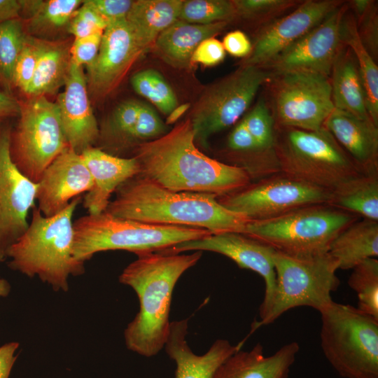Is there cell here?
Instances as JSON below:
<instances>
[{"instance_id": "6da1fadb", "label": "cell", "mask_w": 378, "mask_h": 378, "mask_svg": "<svg viewBox=\"0 0 378 378\" xmlns=\"http://www.w3.org/2000/svg\"><path fill=\"white\" fill-rule=\"evenodd\" d=\"M139 175L167 190L223 196L251 183L247 171L208 157L196 146L190 118L134 148Z\"/></svg>"}, {"instance_id": "7a4b0ae2", "label": "cell", "mask_w": 378, "mask_h": 378, "mask_svg": "<svg viewBox=\"0 0 378 378\" xmlns=\"http://www.w3.org/2000/svg\"><path fill=\"white\" fill-rule=\"evenodd\" d=\"M105 211L142 223L196 227L211 234H243L251 220L230 210L214 194L174 192L137 174L115 190Z\"/></svg>"}, {"instance_id": "3957f363", "label": "cell", "mask_w": 378, "mask_h": 378, "mask_svg": "<svg viewBox=\"0 0 378 378\" xmlns=\"http://www.w3.org/2000/svg\"><path fill=\"white\" fill-rule=\"evenodd\" d=\"M119 276V281L136 293L139 310L124 331L127 348L142 356L157 355L169 333L172 295L181 275L201 258L202 251L190 254L161 251L136 254Z\"/></svg>"}, {"instance_id": "277c9868", "label": "cell", "mask_w": 378, "mask_h": 378, "mask_svg": "<svg viewBox=\"0 0 378 378\" xmlns=\"http://www.w3.org/2000/svg\"><path fill=\"white\" fill-rule=\"evenodd\" d=\"M80 201V196L75 197L50 217L35 206L27 229L6 252L8 266L29 278L37 276L54 291L67 292L69 277L85 272L84 262L73 255V216Z\"/></svg>"}, {"instance_id": "5b68a950", "label": "cell", "mask_w": 378, "mask_h": 378, "mask_svg": "<svg viewBox=\"0 0 378 378\" xmlns=\"http://www.w3.org/2000/svg\"><path fill=\"white\" fill-rule=\"evenodd\" d=\"M211 234L205 229L149 224L106 211L88 214L74 222L73 255L77 261L85 263L102 251L124 250L136 255L161 251Z\"/></svg>"}, {"instance_id": "8992f818", "label": "cell", "mask_w": 378, "mask_h": 378, "mask_svg": "<svg viewBox=\"0 0 378 378\" xmlns=\"http://www.w3.org/2000/svg\"><path fill=\"white\" fill-rule=\"evenodd\" d=\"M279 172L330 192L365 174L323 127L315 131L274 126Z\"/></svg>"}, {"instance_id": "52a82bcc", "label": "cell", "mask_w": 378, "mask_h": 378, "mask_svg": "<svg viewBox=\"0 0 378 378\" xmlns=\"http://www.w3.org/2000/svg\"><path fill=\"white\" fill-rule=\"evenodd\" d=\"M323 353L343 378H378V319L332 301L319 312Z\"/></svg>"}, {"instance_id": "ba28073f", "label": "cell", "mask_w": 378, "mask_h": 378, "mask_svg": "<svg viewBox=\"0 0 378 378\" xmlns=\"http://www.w3.org/2000/svg\"><path fill=\"white\" fill-rule=\"evenodd\" d=\"M274 293L266 315L254 321L251 332L271 324L287 311L309 307L318 312L333 300L340 280L338 264L328 253L315 255H292L275 251Z\"/></svg>"}, {"instance_id": "9c48e42d", "label": "cell", "mask_w": 378, "mask_h": 378, "mask_svg": "<svg viewBox=\"0 0 378 378\" xmlns=\"http://www.w3.org/2000/svg\"><path fill=\"white\" fill-rule=\"evenodd\" d=\"M358 220V216L329 204H314L251 221L243 234L285 253L321 254L328 253L335 238Z\"/></svg>"}, {"instance_id": "30bf717a", "label": "cell", "mask_w": 378, "mask_h": 378, "mask_svg": "<svg viewBox=\"0 0 378 378\" xmlns=\"http://www.w3.org/2000/svg\"><path fill=\"white\" fill-rule=\"evenodd\" d=\"M18 116L10 132V158L24 175L38 183L44 170L69 146L59 110L46 96L31 97L20 104Z\"/></svg>"}, {"instance_id": "8fae6325", "label": "cell", "mask_w": 378, "mask_h": 378, "mask_svg": "<svg viewBox=\"0 0 378 378\" xmlns=\"http://www.w3.org/2000/svg\"><path fill=\"white\" fill-rule=\"evenodd\" d=\"M270 76V72L263 68L241 66L210 87L190 118L195 144L207 148L211 135L234 125Z\"/></svg>"}, {"instance_id": "7c38bea8", "label": "cell", "mask_w": 378, "mask_h": 378, "mask_svg": "<svg viewBox=\"0 0 378 378\" xmlns=\"http://www.w3.org/2000/svg\"><path fill=\"white\" fill-rule=\"evenodd\" d=\"M274 126L320 130L335 110L330 78L307 72L271 74Z\"/></svg>"}, {"instance_id": "4fadbf2b", "label": "cell", "mask_w": 378, "mask_h": 378, "mask_svg": "<svg viewBox=\"0 0 378 378\" xmlns=\"http://www.w3.org/2000/svg\"><path fill=\"white\" fill-rule=\"evenodd\" d=\"M330 197L328 190L279 172L218 197V201L253 221L273 218L307 206L328 204Z\"/></svg>"}, {"instance_id": "5bb4252c", "label": "cell", "mask_w": 378, "mask_h": 378, "mask_svg": "<svg viewBox=\"0 0 378 378\" xmlns=\"http://www.w3.org/2000/svg\"><path fill=\"white\" fill-rule=\"evenodd\" d=\"M348 9V4L344 3L321 23L259 67L271 74L307 72L330 78L333 64L344 46L341 26Z\"/></svg>"}, {"instance_id": "9a60e30c", "label": "cell", "mask_w": 378, "mask_h": 378, "mask_svg": "<svg viewBox=\"0 0 378 378\" xmlns=\"http://www.w3.org/2000/svg\"><path fill=\"white\" fill-rule=\"evenodd\" d=\"M11 130L8 124L0 125V263L28 227V213L35 206L38 188L12 161Z\"/></svg>"}, {"instance_id": "2e32d148", "label": "cell", "mask_w": 378, "mask_h": 378, "mask_svg": "<svg viewBox=\"0 0 378 378\" xmlns=\"http://www.w3.org/2000/svg\"><path fill=\"white\" fill-rule=\"evenodd\" d=\"M188 251H207L222 254L232 260L240 268L260 275L265 283V293L259 307L260 319L266 315L276 287L275 250L273 248L241 233L225 232L184 241L161 251L176 254Z\"/></svg>"}, {"instance_id": "e0dca14e", "label": "cell", "mask_w": 378, "mask_h": 378, "mask_svg": "<svg viewBox=\"0 0 378 378\" xmlns=\"http://www.w3.org/2000/svg\"><path fill=\"white\" fill-rule=\"evenodd\" d=\"M344 4L340 0H307L289 13L259 28L241 66H262Z\"/></svg>"}, {"instance_id": "ac0fdd59", "label": "cell", "mask_w": 378, "mask_h": 378, "mask_svg": "<svg viewBox=\"0 0 378 378\" xmlns=\"http://www.w3.org/2000/svg\"><path fill=\"white\" fill-rule=\"evenodd\" d=\"M142 53L125 19L109 23L95 59L86 66L88 92L97 97L108 94Z\"/></svg>"}, {"instance_id": "d6986e66", "label": "cell", "mask_w": 378, "mask_h": 378, "mask_svg": "<svg viewBox=\"0 0 378 378\" xmlns=\"http://www.w3.org/2000/svg\"><path fill=\"white\" fill-rule=\"evenodd\" d=\"M37 184L38 209L50 217L62 211L75 197L88 192L92 178L81 155L68 146L44 170Z\"/></svg>"}, {"instance_id": "ffe728a7", "label": "cell", "mask_w": 378, "mask_h": 378, "mask_svg": "<svg viewBox=\"0 0 378 378\" xmlns=\"http://www.w3.org/2000/svg\"><path fill=\"white\" fill-rule=\"evenodd\" d=\"M64 90L55 102L63 132L69 147L78 154L93 147L99 138V126L88 96L83 66L71 64Z\"/></svg>"}, {"instance_id": "44dd1931", "label": "cell", "mask_w": 378, "mask_h": 378, "mask_svg": "<svg viewBox=\"0 0 378 378\" xmlns=\"http://www.w3.org/2000/svg\"><path fill=\"white\" fill-rule=\"evenodd\" d=\"M80 155L92 178V186L85 193L83 204L88 214H99L106 210L116 189L139 174V164L134 157L115 156L94 146Z\"/></svg>"}, {"instance_id": "7402d4cb", "label": "cell", "mask_w": 378, "mask_h": 378, "mask_svg": "<svg viewBox=\"0 0 378 378\" xmlns=\"http://www.w3.org/2000/svg\"><path fill=\"white\" fill-rule=\"evenodd\" d=\"M188 318L170 323L164 344L169 357L176 363L174 378H212L217 368L241 349L243 342L232 345L228 340H216L203 355L195 354L186 341Z\"/></svg>"}, {"instance_id": "603a6c76", "label": "cell", "mask_w": 378, "mask_h": 378, "mask_svg": "<svg viewBox=\"0 0 378 378\" xmlns=\"http://www.w3.org/2000/svg\"><path fill=\"white\" fill-rule=\"evenodd\" d=\"M323 127L365 174H378V126L335 109Z\"/></svg>"}, {"instance_id": "cb8c5ba5", "label": "cell", "mask_w": 378, "mask_h": 378, "mask_svg": "<svg viewBox=\"0 0 378 378\" xmlns=\"http://www.w3.org/2000/svg\"><path fill=\"white\" fill-rule=\"evenodd\" d=\"M300 346L291 342L270 356L256 344L248 351H239L227 358L216 370L212 378H288L295 361Z\"/></svg>"}, {"instance_id": "d4e9b609", "label": "cell", "mask_w": 378, "mask_h": 378, "mask_svg": "<svg viewBox=\"0 0 378 378\" xmlns=\"http://www.w3.org/2000/svg\"><path fill=\"white\" fill-rule=\"evenodd\" d=\"M228 23L200 24L178 20L158 36L153 47L168 64L185 68L190 64L191 57L200 43L218 34Z\"/></svg>"}, {"instance_id": "484cf974", "label": "cell", "mask_w": 378, "mask_h": 378, "mask_svg": "<svg viewBox=\"0 0 378 378\" xmlns=\"http://www.w3.org/2000/svg\"><path fill=\"white\" fill-rule=\"evenodd\" d=\"M181 0H137L126 22L139 48L144 53L153 46L158 36L178 20Z\"/></svg>"}, {"instance_id": "4316f807", "label": "cell", "mask_w": 378, "mask_h": 378, "mask_svg": "<svg viewBox=\"0 0 378 378\" xmlns=\"http://www.w3.org/2000/svg\"><path fill=\"white\" fill-rule=\"evenodd\" d=\"M330 81L335 109L362 119H370L358 64L351 50L346 45L333 64Z\"/></svg>"}, {"instance_id": "83f0119b", "label": "cell", "mask_w": 378, "mask_h": 378, "mask_svg": "<svg viewBox=\"0 0 378 378\" xmlns=\"http://www.w3.org/2000/svg\"><path fill=\"white\" fill-rule=\"evenodd\" d=\"M328 253L338 270H352L368 258H377L378 221L363 218L351 223L335 238Z\"/></svg>"}, {"instance_id": "f1b7e54d", "label": "cell", "mask_w": 378, "mask_h": 378, "mask_svg": "<svg viewBox=\"0 0 378 378\" xmlns=\"http://www.w3.org/2000/svg\"><path fill=\"white\" fill-rule=\"evenodd\" d=\"M20 18L27 20L26 33L38 39L57 34L68 27L80 0H19Z\"/></svg>"}, {"instance_id": "f546056e", "label": "cell", "mask_w": 378, "mask_h": 378, "mask_svg": "<svg viewBox=\"0 0 378 378\" xmlns=\"http://www.w3.org/2000/svg\"><path fill=\"white\" fill-rule=\"evenodd\" d=\"M71 64L70 46L66 42L40 39L36 69L25 94L31 97L55 94L64 85Z\"/></svg>"}, {"instance_id": "4dcf8cb0", "label": "cell", "mask_w": 378, "mask_h": 378, "mask_svg": "<svg viewBox=\"0 0 378 378\" xmlns=\"http://www.w3.org/2000/svg\"><path fill=\"white\" fill-rule=\"evenodd\" d=\"M329 205L378 221V174H362L332 192Z\"/></svg>"}, {"instance_id": "1f68e13d", "label": "cell", "mask_w": 378, "mask_h": 378, "mask_svg": "<svg viewBox=\"0 0 378 378\" xmlns=\"http://www.w3.org/2000/svg\"><path fill=\"white\" fill-rule=\"evenodd\" d=\"M341 38L356 58L364 88L368 112L371 120L378 126V66L362 43L355 18L349 9L342 20Z\"/></svg>"}, {"instance_id": "d6a6232c", "label": "cell", "mask_w": 378, "mask_h": 378, "mask_svg": "<svg viewBox=\"0 0 378 378\" xmlns=\"http://www.w3.org/2000/svg\"><path fill=\"white\" fill-rule=\"evenodd\" d=\"M349 287L358 298L357 308L378 319V260L368 258L352 269Z\"/></svg>"}, {"instance_id": "836d02e7", "label": "cell", "mask_w": 378, "mask_h": 378, "mask_svg": "<svg viewBox=\"0 0 378 378\" xmlns=\"http://www.w3.org/2000/svg\"><path fill=\"white\" fill-rule=\"evenodd\" d=\"M130 83L134 90L169 115L178 104L176 96L162 75L153 69L135 73Z\"/></svg>"}, {"instance_id": "e575fe53", "label": "cell", "mask_w": 378, "mask_h": 378, "mask_svg": "<svg viewBox=\"0 0 378 378\" xmlns=\"http://www.w3.org/2000/svg\"><path fill=\"white\" fill-rule=\"evenodd\" d=\"M27 34L21 18L0 24V78L10 88L15 63L25 43Z\"/></svg>"}, {"instance_id": "d590c367", "label": "cell", "mask_w": 378, "mask_h": 378, "mask_svg": "<svg viewBox=\"0 0 378 378\" xmlns=\"http://www.w3.org/2000/svg\"><path fill=\"white\" fill-rule=\"evenodd\" d=\"M235 18L232 1L188 0L181 5L178 20L194 24H207L230 22Z\"/></svg>"}, {"instance_id": "8d00e7d4", "label": "cell", "mask_w": 378, "mask_h": 378, "mask_svg": "<svg viewBox=\"0 0 378 378\" xmlns=\"http://www.w3.org/2000/svg\"><path fill=\"white\" fill-rule=\"evenodd\" d=\"M242 119L258 148L265 154L276 157L274 120L265 100H259Z\"/></svg>"}, {"instance_id": "74e56055", "label": "cell", "mask_w": 378, "mask_h": 378, "mask_svg": "<svg viewBox=\"0 0 378 378\" xmlns=\"http://www.w3.org/2000/svg\"><path fill=\"white\" fill-rule=\"evenodd\" d=\"M355 18L360 39L370 56L378 57V13L377 3L372 0L348 1Z\"/></svg>"}, {"instance_id": "f35d334b", "label": "cell", "mask_w": 378, "mask_h": 378, "mask_svg": "<svg viewBox=\"0 0 378 378\" xmlns=\"http://www.w3.org/2000/svg\"><path fill=\"white\" fill-rule=\"evenodd\" d=\"M295 0H236L232 1L235 18L253 20L260 27L281 17L300 3Z\"/></svg>"}, {"instance_id": "ab89813d", "label": "cell", "mask_w": 378, "mask_h": 378, "mask_svg": "<svg viewBox=\"0 0 378 378\" xmlns=\"http://www.w3.org/2000/svg\"><path fill=\"white\" fill-rule=\"evenodd\" d=\"M167 132V125L157 112L142 102L136 123L129 136L127 149L156 139Z\"/></svg>"}, {"instance_id": "60d3db41", "label": "cell", "mask_w": 378, "mask_h": 378, "mask_svg": "<svg viewBox=\"0 0 378 378\" xmlns=\"http://www.w3.org/2000/svg\"><path fill=\"white\" fill-rule=\"evenodd\" d=\"M40 51V39L27 34L25 43L15 63L13 85L27 93L36 69Z\"/></svg>"}, {"instance_id": "b9f144b4", "label": "cell", "mask_w": 378, "mask_h": 378, "mask_svg": "<svg viewBox=\"0 0 378 378\" xmlns=\"http://www.w3.org/2000/svg\"><path fill=\"white\" fill-rule=\"evenodd\" d=\"M107 22L88 4L83 1L71 19L67 27L69 34L76 38H83L102 33Z\"/></svg>"}, {"instance_id": "7bdbcfd3", "label": "cell", "mask_w": 378, "mask_h": 378, "mask_svg": "<svg viewBox=\"0 0 378 378\" xmlns=\"http://www.w3.org/2000/svg\"><path fill=\"white\" fill-rule=\"evenodd\" d=\"M102 33L74 38L70 46L71 62L78 66H86L95 59L102 42Z\"/></svg>"}, {"instance_id": "ee69618b", "label": "cell", "mask_w": 378, "mask_h": 378, "mask_svg": "<svg viewBox=\"0 0 378 378\" xmlns=\"http://www.w3.org/2000/svg\"><path fill=\"white\" fill-rule=\"evenodd\" d=\"M108 24L126 19L133 4L132 0H85Z\"/></svg>"}, {"instance_id": "f6af8a7d", "label": "cell", "mask_w": 378, "mask_h": 378, "mask_svg": "<svg viewBox=\"0 0 378 378\" xmlns=\"http://www.w3.org/2000/svg\"><path fill=\"white\" fill-rule=\"evenodd\" d=\"M225 52L222 42L211 37L202 41L197 46L191 57L190 64L214 66L225 59Z\"/></svg>"}, {"instance_id": "bcb514c9", "label": "cell", "mask_w": 378, "mask_h": 378, "mask_svg": "<svg viewBox=\"0 0 378 378\" xmlns=\"http://www.w3.org/2000/svg\"><path fill=\"white\" fill-rule=\"evenodd\" d=\"M222 43L225 52L237 57H246L252 50L251 41L239 30L227 33L224 36Z\"/></svg>"}, {"instance_id": "7dc6e473", "label": "cell", "mask_w": 378, "mask_h": 378, "mask_svg": "<svg viewBox=\"0 0 378 378\" xmlns=\"http://www.w3.org/2000/svg\"><path fill=\"white\" fill-rule=\"evenodd\" d=\"M19 346L18 342H11L0 346V378H9L18 357L15 352Z\"/></svg>"}, {"instance_id": "c3c4849f", "label": "cell", "mask_w": 378, "mask_h": 378, "mask_svg": "<svg viewBox=\"0 0 378 378\" xmlns=\"http://www.w3.org/2000/svg\"><path fill=\"white\" fill-rule=\"evenodd\" d=\"M20 103L9 93L0 90V125L4 120L18 116Z\"/></svg>"}, {"instance_id": "681fc988", "label": "cell", "mask_w": 378, "mask_h": 378, "mask_svg": "<svg viewBox=\"0 0 378 378\" xmlns=\"http://www.w3.org/2000/svg\"><path fill=\"white\" fill-rule=\"evenodd\" d=\"M19 0H0V24L8 20L20 18Z\"/></svg>"}, {"instance_id": "f907efd6", "label": "cell", "mask_w": 378, "mask_h": 378, "mask_svg": "<svg viewBox=\"0 0 378 378\" xmlns=\"http://www.w3.org/2000/svg\"><path fill=\"white\" fill-rule=\"evenodd\" d=\"M190 103H185L178 105L168 115L166 125H171L176 122L190 108Z\"/></svg>"}, {"instance_id": "816d5d0a", "label": "cell", "mask_w": 378, "mask_h": 378, "mask_svg": "<svg viewBox=\"0 0 378 378\" xmlns=\"http://www.w3.org/2000/svg\"><path fill=\"white\" fill-rule=\"evenodd\" d=\"M10 292V284L6 279L0 277V297H7Z\"/></svg>"}, {"instance_id": "f5cc1de1", "label": "cell", "mask_w": 378, "mask_h": 378, "mask_svg": "<svg viewBox=\"0 0 378 378\" xmlns=\"http://www.w3.org/2000/svg\"><path fill=\"white\" fill-rule=\"evenodd\" d=\"M2 85V82L1 80V78H0V86Z\"/></svg>"}]
</instances>
